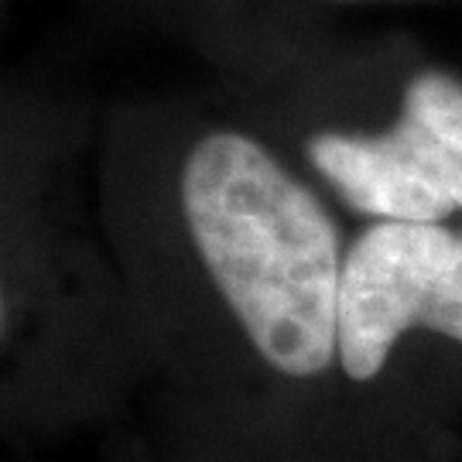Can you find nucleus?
Instances as JSON below:
<instances>
[{
	"instance_id": "1",
	"label": "nucleus",
	"mask_w": 462,
	"mask_h": 462,
	"mask_svg": "<svg viewBox=\"0 0 462 462\" xmlns=\"http://www.w3.org/2000/svg\"><path fill=\"white\" fill-rule=\"evenodd\" d=\"M93 199L131 326L116 462H353L343 209L219 93L97 116Z\"/></svg>"
},
{
	"instance_id": "2",
	"label": "nucleus",
	"mask_w": 462,
	"mask_h": 462,
	"mask_svg": "<svg viewBox=\"0 0 462 462\" xmlns=\"http://www.w3.org/2000/svg\"><path fill=\"white\" fill-rule=\"evenodd\" d=\"M97 116L4 99V431L49 439L124 418L134 380L124 284L83 189Z\"/></svg>"
},
{
	"instance_id": "3",
	"label": "nucleus",
	"mask_w": 462,
	"mask_h": 462,
	"mask_svg": "<svg viewBox=\"0 0 462 462\" xmlns=\"http://www.w3.org/2000/svg\"><path fill=\"white\" fill-rule=\"evenodd\" d=\"M216 72L226 97L360 223L462 216V76L401 38L326 24L254 32Z\"/></svg>"
},
{
	"instance_id": "4",
	"label": "nucleus",
	"mask_w": 462,
	"mask_h": 462,
	"mask_svg": "<svg viewBox=\"0 0 462 462\" xmlns=\"http://www.w3.org/2000/svg\"><path fill=\"white\" fill-rule=\"evenodd\" d=\"M353 462H462V223H364L339 281Z\"/></svg>"
},
{
	"instance_id": "5",
	"label": "nucleus",
	"mask_w": 462,
	"mask_h": 462,
	"mask_svg": "<svg viewBox=\"0 0 462 462\" xmlns=\"http://www.w3.org/2000/svg\"><path fill=\"white\" fill-rule=\"evenodd\" d=\"M116 24L168 34L219 69L250 34V0H86Z\"/></svg>"
},
{
	"instance_id": "6",
	"label": "nucleus",
	"mask_w": 462,
	"mask_h": 462,
	"mask_svg": "<svg viewBox=\"0 0 462 462\" xmlns=\"http://www.w3.org/2000/svg\"><path fill=\"white\" fill-rule=\"evenodd\" d=\"M360 4H404V0H250V34L264 28H312L322 24V11L360 7Z\"/></svg>"
}]
</instances>
